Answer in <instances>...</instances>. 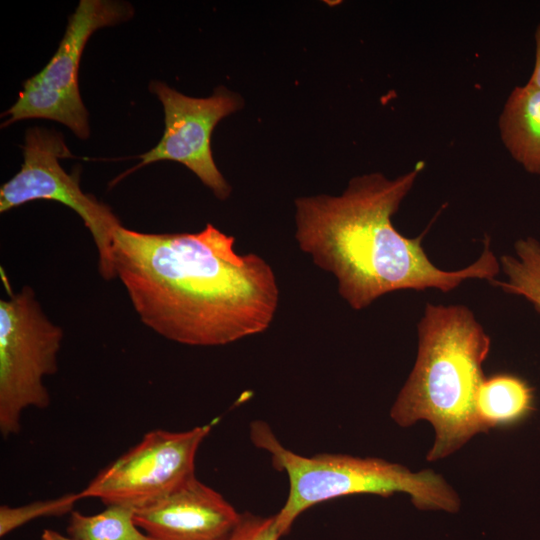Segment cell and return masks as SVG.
I'll return each instance as SVG.
<instances>
[{
  "label": "cell",
  "mask_w": 540,
  "mask_h": 540,
  "mask_svg": "<svg viewBox=\"0 0 540 540\" xmlns=\"http://www.w3.org/2000/svg\"><path fill=\"white\" fill-rule=\"evenodd\" d=\"M63 330L42 310L30 286L0 300V432L21 430L23 411L47 408L44 378L57 372Z\"/></svg>",
  "instance_id": "cell-5"
},
{
  "label": "cell",
  "mask_w": 540,
  "mask_h": 540,
  "mask_svg": "<svg viewBox=\"0 0 540 540\" xmlns=\"http://www.w3.org/2000/svg\"><path fill=\"white\" fill-rule=\"evenodd\" d=\"M424 163L393 179L380 172L352 178L342 194L295 199V239L320 269L333 274L339 295L354 310L398 290L447 293L468 279L493 281L500 262L486 238L480 257L446 271L428 258L421 241L393 226L392 217L411 191Z\"/></svg>",
  "instance_id": "cell-2"
},
{
  "label": "cell",
  "mask_w": 540,
  "mask_h": 540,
  "mask_svg": "<svg viewBox=\"0 0 540 540\" xmlns=\"http://www.w3.org/2000/svg\"><path fill=\"white\" fill-rule=\"evenodd\" d=\"M533 400V389L525 380L512 374H495L485 378L480 385L476 411L489 431L524 418L532 410Z\"/></svg>",
  "instance_id": "cell-12"
},
{
  "label": "cell",
  "mask_w": 540,
  "mask_h": 540,
  "mask_svg": "<svg viewBox=\"0 0 540 540\" xmlns=\"http://www.w3.org/2000/svg\"><path fill=\"white\" fill-rule=\"evenodd\" d=\"M134 515L135 508L119 504L95 515L72 511L66 531L75 540H155L140 531Z\"/></svg>",
  "instance_id": "cell-13"
},
{
  "label": "cell",
  "mask_w": 540,
  "mask_h": 540,
  "mask_svg": "<svg viewBox=\"0 0 540 540\" xmlns=\"http://www.w3.org/2000/svg\"><path fill=\"white\" fill-rule=\"evenodd\" d=\"M41 540H75L70 536H64L52 529H45L41 534Z\"/></svg>",
  "instance_id": "cell-18"
},
{
  "label": "cell",
  "mask_w": 540,
  "mask_h": 540,
  "mask_svg": "<svg viewBox=\"0 0 540 540\" xmlns=\"http://www.w3.org/2000/svg\"><path fill=\"white\" fill-rule=\"evenodd\" d=\"M133 6L116 0H81L68 17L59 46L47 65L23 83L2 127L24 119H48L68 127L79 139L90 135L88 111L78 86L82 53L98 29L130 20Z\"/></svg>",
  "instance_id": "cell-6"
},
{
  "label": "cell",
  "mask_w": 540,
  "mask_h": 540,
  "mask_svg": "<svg viewBox=\"0 0 540 540\" xmlns=\"http://www.w3.org/2000/svg\"><path fill=\"white\" fill-rule=\"evenodd\" d=\"M82 499L80 493L35 501L19 507H0V536L4 537L20 526L40 517L61 516L73 511L75 503Z\"/></svg>",
  "instance_id": "cell-15"
},
{
  "label": "cell",
  "mask_w": 540,
  "mask_h": 540,
  "mask_svg": "<svg viewBox=\"0 0 540 540\" xmlns=\"http://www.w3.org/2000/svg\"><path fill=\"white\" fill-rule=\"evenodd\" d=\"M23 164L0 188V213L34 200L57 201L76 212L89 230L98 251L102 278H115L112 250L122 226L111 207L82 191L80 168L66 172L59 159L72 156L61 133L44 127L26 130Z\"/></svg>",
  "instance_id": "cell-7"
},
{
  "label": "cell",
  "mask_w": 540,
  "mask_h": 540,
  "mask_svg": "<svg viewBox=\"0 0 540 540\" xmlns=\"http://www.w3.org/2000/svg\"><path fill=\"white\" fill-rule=\"evenodd\" d=\"M211 427L147 432L138 444L100 470L79 492L81 498L135 509L160 500L195 477L196 454Z\"/></svg>",
  "instance_id": "cell-8"
},
{
  "label": "cell",
  "mask_w": 540,
  "mask_h": 540,
  "mask_svg": "<svg viewBox=\"0 0 540 540\" xmlns=\"http://www.w3.org/2000/svg\"><path fill=\"white\" fill-rule=\"evenodd\" d=\"M149 90L163 106L164 132L155 147L134 157L141 161L129 172L157 161H175L191 170L216 198L227 199L232 188L216 166L211 136L223 118L243 107L242 97L225 86L206 98L190 97L158 80L149 84Z\"/></svg>",
  "instance_id": "cell-9"
},
{
  "label": "cell",
  "mask_w": 540,
  "mask_h": 540,
  "mask_svg": "<svg viewBox=\"0 0 540 540\" xmlns=\"http://www.w3.org/2000/svg\"><path fill=\"white\" fill-rule=\"evenodd\" d=\"M535 53L534 65L529 80L531 85L540 89V23L537 25L534 33Z\"/></svg>",
  "instance_id": "cell-17"
},
{
  "label": "cell",
  "mask_w": 540,
  "mask_h": 540,
  "mask_svg": "<svg viewBox=\"0 0 540 540\" xmlns=\"http://www.w3.org/2000/svg\"><path fill=\"white\" fill-rule=\"evenodd\" d=\"M253 444L271 456L273 466L287 474L288 497L276 513L281 536L291 530L307 509L322 502L357 494L388 497L403 492L421 510L455 513L460 499L442 476L432 470L411 472L406 467L380 458H361L345 454L304 456L286 448L263 421L250 425Z\"/></svg>",
  "instance_id": "cell-4"
},
{
  "label": "cell",
  "mask_w": 540,
  "mask_h": 540,
  "mask_svg": "<svg viewBox=\"0 0 540 540\" xmlns=\"http://www.w3.org/2000/svg\"><path fill=\"white\" fill-rule=\"evenodd\" d=\"M240 515L195 476L160 500L135 509L134 520L155 540H220Z\"/></svg>",
  "instance_id": "cell-10"
},
{
  "label": "cell",
  "mask_w": 540,
  "mask_h": 540,
  "mask_svg": "<svg viewBox=\"0 0 540 540\" xmlns=\"http://www.w3.org/2000/svg\"><path fill=\"white\" fill-rule=\"evenodd\" d=\"M417 327V359L390 416L402 427L430 422L435 441L427 459L435 461L488 432L478 417L476 397L491 340L464 305L427 303Z\"/></svg>",
  "instance_id": "cell-3"
},
{
  "label": "cell",
  "mask_w": 540,
  "mask_h": 540,
  "mask_svg": "<svg viewBox=\"0 0 540 540\" xmlns=\"http://www.w3.org/2000/svg\"><path fill=\"white\" fill-rule=\"evenodd\" d=\"M516 255L500 257V268L506 281L491 283L507 293L523 296L540 314V242L533 237L518 239L514 244Z\"/></svg>",
  "instance_id": "cell-14"
},
{
  "label": "cell",
  "mask_w": 540,
  "mask_h": 540,
  "mask_svg": "<svg viewBox=\"0 0 540 540\" xmlns=\"http://www.w3.org/2000/svg\"><path fill=\"white\" fill-rule=\"evenodd\" d=\"M501 141L510 156L540 175V89L525 83L507 97L498 120Z\"/></svg>",
  "instance_id": "cell-11"
},
{
  "label": "cell",
  "mask_w": 540,
  "mask_h": 540,
  "mask_svg": "<svg viewBox=\"0 0 540 540\" xmlns=\"http://www.w3.org/2000/svg\"><path fill=\"white\" fill-rule=\"evenodd\" d=\"M281 537L274 515L262 517L246 512L220 540H279Z\"/></svg>",
  "instance_id": "cell-16"
},
{
  "label": "cell",
  "mask_w": 540,
  "mask_h": 540,
  "mask_svg": "<svg viewBox=\"0 0 540 540\" xmlns=\"http://www.w3.org/2000/svg\"><path fill=\"white\" fill-rule=\"evenodd\" d=\"M235 238L207 223L194 233L121 226L112 259L141 322L189 346H221L266 331L280 291L269 263L239 254Z\"/></svg>",
  "instance_id": "cell-1"
}]
</instances>
